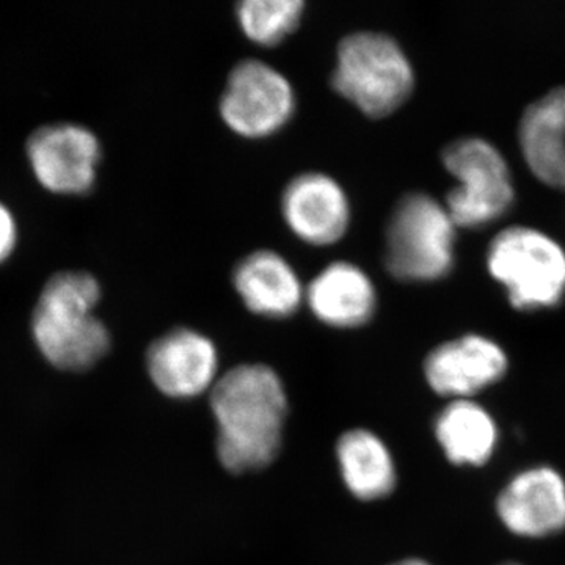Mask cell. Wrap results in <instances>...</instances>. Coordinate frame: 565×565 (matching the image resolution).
I'll list each match as a JSON object with an SVG mask.
<instances>
[{
  "instance_id": "cell-3",
  "label": "cell",
  "mask_w": 565,
  "mask_h": 565,
  "mask_svg": "<svg viewBox=\"0 0 565 565\" xmlns=\"http://www.w3.org/2000/svg\"><path fill=\"white\" fill-rule=\"evenodd\" d=\"M332 85L364 115L382 118L407 102L415 74L392 36L359 32L341 41Z\"/></svg>"
},
{
  "instance_id": "cell-9",
  "label": "cell",
  "mask_w": 565,
  "mask_h": 565,
  "mask_svg": "<svg viewBox=\"0 0 565 565\" xmlns=\"http://www.w3.org/2000/svg\"><path fill=\"white\" fill-rule=\"evenodd\" d=\"M497 514L512 534L548 537L565 527V481L550 467L514 476L501 490Z\"/></svg>"
},
{
  "instance_id": "cell-12",
  "label": "cell",
  "mask_w": 565,
  "mask_h": 565,
  "mask_svg": "<svg viewBox=\"0 0 565 565\" xmlns=\"http://www.w3.org/2000/svg\"><path fill=\"white\" fill-rule=\"evenodd\" d=\"M282 217L300 239L313 245L337 243L351 221L343 188L322 173L294 178L281 199Z\"/></svg>"
},
{
  "instance_id": "cell-8",
  "label": "cell",
  "mask_w": 565,
  "mask_h": 565,
  "mask_svg": "<svg viewBox=\"0 0 565 565\" xmlns=\"http://www.w3.org/2000/svg\"><path fill=\"white\" fill-rule=\"evenodd\" d=\"M28 158L44 189L61 195H82L95 185L102 145L90 129L57 122L29 137Z\"/></svg>"
},
{
  "instance_id": "cell-19",
  "label": "cell",
  "mask_w": 565,
  "mask_h": 565,
  "mask_svg": "<svg viewBox=\"0 0 565 565\" xmlns=\"http://www.w3.org/2000/svg\"><path fill=\"white\" fill-rule=\"evenodd\" d=\"M18 241V226L9 207L0 202V264L6 263L14 252Z\"/></svg>"
},
{
  "instance_id": "cell-5",
  "label": "cell",
  "mask_w": 565,
  "mask_h": 565,
  "mask_svg": "<svg viewBox=\"0 0 565 565\" xmlns=\"http://www.w3.org/2000/svg\"><path fill=\"white\" fill-rule=\"evenodd\" d=\"M487 266L516 310H542L563 302L565 252L537 230L514 226L498 234Z\"/></svg>"
},
{
  "instance_id": "cell-17",
  "label": "cell",
  "mask_w": 565,
  "mask_h": 565,
  "mask_svg": "<svg viewBox=\"0 0 565 565\" xmlns=\"http://www.w3.org/2000/svg\"><path fill=\"white\" fill-rule=\"evenodd\" d=\"M338 460L345 486L359 500H381L393 492V457L377 435L364 429L344 434L338 441Z\"/></svg>"
},
{
  "instance_id": "cell-14",
  "label": "cell",
  "mask_w": 565,
  "mask_h": 565,
  "mask_svg": "<svg viewBox=\"0 0 565 565\" xmlns=\"http://www.w3.org/2000/svg\"><path fill=\"white\" fill-rule=\"evenodd\" d=\"M519 140L531 172L550 188L565 191V87L527 107Z\"/></svg>"
},
{
  "instance_id": "cell-15",
  "label": "cell",
  "mask_w": 565,
  "mask_h": 565,
  "mask_svg": "<svg viewBox=\"0 0 565 565\" xmlns=\"http://www.w3.org/2000/svg\"><path fill=\"white\" fill-rule=\"evenodd\" d=\"M233 281L248 310L266 318H289L303 300V288L291 264L275 252L248 255L237 264Z\"/></svg>"
},
{
  "instance_id": "cell-18",
  "label": "cell",
  "mask_w": 565,
  "mask_h": 565,
  "mask_svg": "<svg viewBox=\"0 0 565 565\" xmlns=\"http://www.w3.org/2000/svg\"><path fill=\"white\" fill-rule=\"evenodd\" d=\"M303 7L300 0H245L237 6V20L253 43L275 46L299 25Z\"/></svg>"
},
{
  "instance_id": "cell-4",
  "label": "cell",
  "mask_w": 565,
  "mask_h": 565,
  "mask_svg": "<svg viewBox=\"0 0 565 565\" xmlns=\"http://www.w3.org/2000/svg\"><path fill=\"white\" fill-rule=\"evenodd\" d=\"M455 222L446 206L426 193L397 203L386 230V267L401 281L445 278L455 266Z\"/></svg>"
},
{
  "instance_id": "cell-11",
  "label": "cell",
  "mask_w": 565,
  "mask_h": 565,
  "mask_svg": "<svg viewBox=\"0 0 565 565\" xmlns=\"http://www.w3.org/2000/svg\"><path fill=\"white\" fill-rule=\"evenodd\" d=\"M148 373L163 394L178 399L212 388L218 356L210 338L191 329H174L150 345Z\"/></svg>"
},
{
  "instance_id": "cell-2",
  "label": "cell",
  "mask_w": 565,
  "mask_h": 565,
  "mask_svg": "<svg viewBox=\"0 0 565 565\" xmlns=\"http://www.w3.org/2000/svg\"><path fill=\"white\" fill-rule=\"evenodd\" d=\"M99 300L98 280L79 270L52 275L44 285L33 311L32 333L52 366L82 373L109 352V330L93 315Z\"/></svg>"
},
{
  "instance_id": "cell-21",
  "label": "cell",
  "mask_w": 565,
  "mask_h": 565,
  "mask_svg": "<svg viewBox=\"0 0 565 565\" xmlns=\"http://www.w3.org/2000/svg\"><path fill=\"white\" fill-rule=\"evenodd\" d=\"M503 565H520V564L509 563V564H503Z\"/></svg>"
},
{
  "instance_id": "cell-7",
  "label": "cell",
  "mask_w": 565,
  "mask_h": 565,
  "mask_svg": "<svg viewBox=\"0 0 565 565\" xmlns=\"http://www.w3.org/2000/svg\"><path fill=\"white\" fill-rule=\"evenodd\" d=\"M296 95L289 81L259 61L236 65L221 99V115L230 129L248 139H263L291 120Z\"/></svg>"
},
{
  "instance_id": "cell-10",
  "label": "cell",
  "mask_w": 565,
  "mask_h": 565,
  "mask_svg": "<svg viewBox=\"0 0 565 565\" xmlns=\"http://www.w3.org/2000/svg\"><path fill=\"white\" fill-rule=\"evenodd\" d=\"M508 356L494 341L479 334L438 345L427 356L424 371L430 388L452 399H470L503 379Z\"/></svg>"
},
{
  "instance_id": "cell-16",
  "label": "cell",
  "mask_w": 565,
  "mask_h": 565,
  "mask_svg": "<svg viewBox=\"0 0 565 565\" xmlns=\"http://www.w3.org/2000/svg\"><path fill=\"white\" fill-rule=\"evenodd\" d=\"M435 435L449 462L481 467L489 462L498 444L492 415L471 399L446 405L435 423Z\"/></svg>"
},
{
  "instance_id": "cell-20",
  "label": "cell",
  "mask_w": 565,
  "mask_h": 565,
  "mask_svg": "<svg viewBox=\"0 0 565 565\" xmlns=\"http://www.w3.org/2000/svg\"><path fill=\"white\" fill-rule=\"evenodd\" d=\"M393 565H430V564H427L426 561L415 559V557H412V559H404V561H401V563L393 564Z\"/></svg>"
},
{
  "instance_id": "cell-13",
  "label": "cell",
  "mask_w": 565,
  "mask_h": 565,
  "mask_svg": "<svg viewBox=\"0 0 565 565\" xmlns=\"http://www.w3.org/2000/svg\"><path fill=\"white\" fill-rule=\"evenodd\" d=\"M307 302L319 321L337 329H356L371 321L377 307L373 281L351 263H333L307 289Z\"/></svg>"
},
{
  "instance_id": "cell-6",
  "label": "cell",
  "mask_w": 565,
  "mask_h": 565,
  "mask_svg": "<svg viewBox=\"0 0 565 565\" xmlns=\"http://www.w3.org/2000/svg\"><path fill=\"white\" fill-rule=\"evenodd\" d=\"M446 170L459 181L448 193L446 211L456 226L481 228L514 204V185L503 156L482 139L452 141L444 151Z\"/></svg>"
},
{
  "instance_id": "cell-1",
  "label": "cell",
  "mask_w": 565,
  "mask_h": 565,
  "mask_svg": "<svg viewBox=\"0 0 565 565\" xmlns=\"http://www.w3.org/2000/svg\"><path fill=\"white\" fill-rule=\"evenodd\" d=\"M217 422V456L226 470L241 475L262 470L280 452L288 415L285 386L264 364H241L211 390Z\"/></svg>"
}]
</instances>
